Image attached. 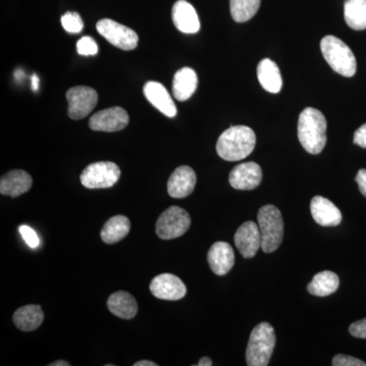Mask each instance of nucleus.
Segmentation results:
<instances>
[{"instance_id":"obj_1","label":"nucleus","mask_w":366,"mask_h":366,"mask_svg":"<svg viewBox=\"0 0 366 366\" xmlns=\"http://www.w3.org/2000/svg\"><path fill=\"white\" fill-rule=\"evenodd\" d=\"M254 132L249 127H231L219 137L216 144L218 155L226 161H240L252 153L255 147Z\"/></svg>"},{"instance_id":"obj_2","label":"nucleus","mask_w":366,"mask_h":366,"mask_svg":"<svg viewBox=\"0 0 366 366\" xmlns=\"http://www.w3.org/2000/svg\"><path fill=\"white\" fill-rule=\"evenodd\" d=\"M298 139L307 153L317 155L327 144V120L315 108L307 107L300 113L297 125Z\"/></svg>"},{"instance_id":"obj_3","label":"nucleus","mask_w":366,"mask_h":366,"mask_svg":"<svg viewBox=\"0 0 366 366\" xmlns=\"http://www.w3.org/2000/svg\"><path fill=\"white\" fill-rule=\"evenodd\" d=\"M320 50L330 66L337 74L351 78L356 74L357 64L353 52L339 38L327 35L320 41Z\"/></svg>"},{"instance_id":"obj_4","label":"nucleus","mask_w":366,"mask_h":366,"mask_svg":"<svg viewBox=\"0 0 366 366\" xmlns=\"http://www.w3.org/2000/svg\"><path fill=\"white\" fill-rule=\"evenodd\" d=\"M276 336L274 327L269 322H261L252 330L247 348V363L249 366H267L273 354Z\"/></svg>"},{"instance_id":"obj_5","label":"nucleus","mask_w":366,"mask_h":366,"mask_svg":"<svg viewBox=\"0 0 366 366\" xmlns=\"http://www.w3.org/2000/svg\"><path fill=\"white\" fill-rule=\"evenodd\" d=\"M257 225L262 235V249L264 254L276 252L280 247L284 234L281 212L272 204L262 207L257 213Z\"/></svg>"},{"instance_id":"obj_6","label":"nucleus","mask_w":366,"mask_h":366,"mask_svg":"<svg viewBox=\"0 0 366 366\" xmlns=\"http://www.w3.org/2000/svg\"><path fill=\"white\" fill-rule=\"evenodd\" d=\"M192 224L189 214L185 209L172 206L164 211L156 224V233L163 240L180 237L189 230Z\"/></svg>"},{"instance_id":"obj_7","label":"nucleus","mask_w":366,"mask_h":366,"mask_svg":"<svg viewBox=\"0 0 366 366\" xmlns=\"http://www.w3.org/2000/svg\"><path fill=\"white\" fill-rule=\"evenodd\" d=\"M119 167L113 162H96L86 166L81 174V182L89 189H110L119 180Z\"/></svg>"},{"instance_id":"obj_8","label":"nucleus","mask_w":366,"mask_h":366,"mask_svg":"<svg viewBox=\"0 0 366 366\" xmlns=\"http://www.w3.org/2000/svg\"><path fill=\"white\" fill-rule=\"evenodd\" d=\"M96 28L108 42L125 51L136 49L139 43V36L134 30L110 19L99 21Z\"/></svg>"},{"instance_id":"obj_9","label":"nucleus","mask_w":366,"mask_h":366,"mask_svg":"<svg viewBox=\"0 0 366 366\" xmlns=\"http://www.w3.org/2000/svg\"><path fill=\"white\" fill-rule=\"evenodd\" d=\"M69 102V117L79 120L88 117L98 102L97 92L90 86H78L69 89L66 93Z\"/></svg>"},{"instance_id":"obj_10","label":"nucleus","mask_w":366,"mask_h":366,"mask_svg":"<svg viewBox=\"0 0 366 366\" xmlns=\"http://www.w3.org/2000/svg\"><path fill=\"white\" fill-rule=\"evenodd\" d=\"M129 122V114L124 108L112 107L95 113L89 120V125L95 132H114L122 131Z\"/></svg>"},{"instance_id":"obj_11","label":"nucleus","mask_w":366,"mask_h":366,"mask_svg":"<svg viewBox=\"0 0 366 366\" xmlns=\"http://www.w3.org/2000/svg\"><path fill=\"white\" fill-rule=\"evenodd\" d=\"M152 295L158 300H180L187 295V286L177 276L172 274H161L151 281Z\"/></svg>"},{"instance_id":"obj_12","label":"nucleus","mask_w":366,"mask_h":366,"mask_svg":"<svg viewBox=\"0 0 366 366\" xmlns=\"http://www.w3.org/2000/svg\"><path fill=\"white\" fill-rule=\"evenodd\" d=\"M234 242L243 257H254L262 249V235L259 225L252 221L243 223L236 231Z\"/></svg>"},{"instance_id":"obj_13","label":"nucleus","mask_w":366,"mask_h":366,"mask_svg":"<svg viewBox=\"0 0 366 366\" xmlns=\"http://www.w3.org/2000/svg\"><path fill=\"white\" fill-rule=\"evenodd\" d=\"M262 177V172L259 164L242 163L231 170L229 183L235 189L252 190L259 187Z\"/></svg>"},{"instance_id":"obj_14","label":"nucleus","mask_w":366,"mask_h":366,"mask_svg":"<svg viewBox=\"0 0 366 366\" xmlns=\"http://www.w3.org/2000/svg\"><path fill=\"white\" fill-rule=\"evenodd\" d=\"M197 175L189 166H180L168 180V194L174 199H183L192 194L196 187Z\"/></svg>"},{"instance_id":"obj_15","label":"nucleus","mask_w":366,"mask_h":366,"mask_svg":"<svg viewBox=\"0 0 366 366\" xmlns=\"http://www.w3.org/2000/svg\"><path fill=\"white\" fill-rule=\"evenodd\" d=\"M144 95L154 107L166 117H174L177 114V105L162 84L148 81L144 86Z\"/></svg>"},{"instance_id":"obj_16","label":"nucleus","mask_w":366,"mask_h":366,"mask_svg":"<svg viewBox=\"0 0 366 366\" xmlns=\"http://www.w3.org/2000/svg\"><path fill=\"white\" fill-rule=\"evenodd\" d=\"M172 21L177 30L184 34H196L201 29L194 7L187 0H178L172 7Z\"/></svg>"},{"instance_id":"obj_17","label":"nucleus","mask_w":366,"mask_h":366,"mask_svg":"<svg viewBox=\"0 0 366 366\" xmlns=\"http://www.w3.org/2000/svg\"><path fill=\"white\" fill-rule=\"evenodd\" d=\"M310 212L315 222L324 227H333L342 222L340 209L326 197H315L310 202Z\"/></svg>"},{"instance_id":"obj_18","label":"nucleus","mask_w":366,"mask_h":366,"mask_svg":"<svg viewBox=\"0 0 366 366\" xmlns=\"http://www.w3.org/2000/svg\"><path fill=\"white\" fill-rule=\"evenodd\" d=\"M208 262L209 268L218 276L229 273L235 262L232 247L224 242L214 243L208 252Z\"/></svg>"},{"instance_id":"obj_19","label":"nucleus","mask_w":366,"mask_h":366,"mask_svg":"<svg viewBox=\"0 0 366 366\" xmlns=\"http://www.w3.org/2000/svg\"><path fill=\"white\" fill-rule=\"evenodd\" d=\"M32 184V177L26 171H9L0 180V194L11 197H20L29 192Z\"/></svg>"},{"instance_id":"obj_20","label":"nucleus","mask_w":366,"mask_h":366,"mask_svg":"<svg viewBox=\"0 0 366 366\" xmlns=\"http://www.w3.org/2000/svg\"><path fill=\"white\" fill-rule=\"evenodd\" d=\"M197 83V72L190 67H183L177 71L173 78V96L180 102L189 100L196 92Z\"/></svg>"},{"instance_id":"obj_21","label":"nucleus","mask_w":366,"mask_h":366,"mask_svg":"<svg viewBox=\"0 0 366 366\" xmlns=\"http://www.w3.org/2000/svg\"><path fill=\"white\" fill-rule=\"evenodd\" d=\"M108 310L120 319L132 320L137 314V303L134 296L125 291H117L107 300Z\"/></svg>"},{"instance_id":"obj_22","label":"nucleus","mask_w":366,"mask_h":366,"mask_svg":"<svg viewBox=\"0 0 366 366\" xmlns=\"http://www.w3.org/2000/svg\"><path fill=\"white\" fill-rule=\"evenodd\" d=\"M257 79L264 90L277 94L283 86L280 69L276 62L269 59H262L257 66Z\"/></svg>"},{"instance_id":"obj_23","label":"nucleus","mask_w":366,"mask_h":366,"mask_svg":"<svg viewBox=\"0 0 366 366\" xmlns=\"http://www.w3.org/2000/svg\"><path fill=\"white\" fill-rule=\"evenodd\" d=\"M44 320V312L40 305H30L19 308L14 315V322L23 332L37 330Z\"/></svg>"},{"instance_id":"obj_24","label":"nucleus","mask_w":366,"mask_h":366,"mask_svg":"<svg viewBox=\"0 0 366 366\" xmlns=\"http://www.w3.org/2000/svg\"><path fill=\"white\" fill-rule=\"evenodd\" d=\"M131 231V221L125 216L117 215L110 218L101 230V238L107 244H114L124 239Z\"/></svg>"},{"instance_id":"obj_25","label":"nucleus","mask_w":366,"mask_h":366,"mask_svg":"<svg viewBox=\"0 0 366 366\" xmlns=\"http://www.w3.org/2000/svg\"><path fill=\"white\" fill-rule=\"evenodd\" d=\"M340 280L334 272L324 271L317 273L308 284L307 291L312 295L326 297L338 290Z\"/></svg>"},{"instance_id":"obj_26","label":"nucleus","mask_w":366,"mask_h":366,"mask_svg":"<svg viewBox=\"0 0 366 366\" xmlns=\"http://www.w3.org/2000/svg\"><path fill=\"white\" fill-rule=\"evenodd\" d=\"M344 18L347 25L356 31L366 29V0H346Z\"/></svg>"},{"instance_id":"obj_27","label":"nucleus","mask_w":366,"mask_h":366,"mask_svg":"<svg viewBox=\"0 0 366 366\" xmlns=\"http://www.w3.org/2000/svg\"><path fill=\"white\" fill-rule=\"evenodd\" d=\"M261 6V0H230V13L233 20L244 23L254 18Z\"/></svg>"},{"instance_id":"obj_28","label":"nucleus","mask_w":366,"mask_h":366,"mask_svg":"<svg viewBox=\"0 0 366 366\" xmlns=\"http://www.w3.org/2000/svg\"><path fill=\"white\" fill-rule=\"evenodd\" d=\"M61 25L67 33H81L84 29V21L78 13L69 11L61 16Z\"/></svg>"},{"instance_id":"obj_29","label":"nucleus","mask_w":366,"mask_h":366,"mask_svg":"<svg viewBox=\"0 0 366 366\" xmlns=\"http://www.w3.org/2000/svg\"><path fill=\"white\" fill-rule=\"evenodd\" d=\"M76 49H78L79 54L84 55V56H92L98 53V46L96 44L95 40L89 36H85L78 41Z\"/></svg>"},{"instance_id":"obj_30","label":"nucleus","mask_w":366,"mask_h":366,"mask_svg":"<svg viewBox=\"0 0 366 366\" xmlns=\"http://www.w3.org/2000/svg\"><path fill=\"white\" fill-rule=\"evenodd\" d=\"M21 235L23 236L24 240H25L26 244L31 247V249H37L39 247V237H38L37 233L33 230L32 228L29 227L26 225H21L20 228Z\"/></svg>"},{"instance_id":"obj_31","label":"nucleus","mask_w":366,"mask_h":366,"mask_svg":"<svg viewBox=\"0 0 366 366\" xmlns=\"http://www.w3.org/2000/svg\"><path fill=\"white\" fill-rule=\"evenodd\" d=\"M334 366H366L365 361L357 360L352 356L338 354L333 358Z\"/></svg>"},{"instance_id":"obj_32","label":"nucleus","mask_w":366,"mask_h":366,"mask_svg":"<svg viewBox=\"0 0 366 366\" xmlns=\"http://www.w3.org/2000/svg\"><path fill=\"white\" fill-rule=\"evenodd\" d=\"M349 333L355 338L366 339V319L357 320L349 327Z\"/></svg>"},{"instance_id":"obj_33","label":"nucleus","mask_w":366,"mask_h":366,"mask_svg":"<svg viewBox=\"0 0 366 366\" xmlns=\"http://www.w3.org/2000/svg\"><path fill=\"white\" fill-rule=\"evenodd\" d=\"M354 144L366 149V124L361 125L360 129L354 132Z\"/></svg>"},{"instance_id":"obj_34","label":"nucleus","mask_w":366,"mask_h":366,"mask_svg":"<svg viewBox=\"0 0 366 366\" xmlns=\"http://www.w3.org/2000/svg\"><path fill=\"white\" fill-rule=\"evenodd\" d=\"M356 182L361 194L366 197V169H360L356 175Z\"/></svg>"},{"instance_id":"obj_35","label":"nucleus","mask_w":366,"mask_h":366,"mask_svg":"<svg viewBox=\"0 0 366 366\" xmlns=\"http://www.w3.org/2000/svg\"><path fill=\"white\" fill-rule=\"evenodd\" d=\"M134 366H157V363L153 362V361L150 360H141L137 361V362L134 363Z\"/></svg>"},{"instance_id":"obj_36","label":"nucleus","mask_w":366,"mask_h":366,"mask_svg":"<svg viewBox=\"0 0 366 366\" xmlns=\"http://www.w3.org/2000/svg\"><path fill=\"white\" fill-rule=\"evenodd\" d=\"M32 89L33 91H38L39 89V78H38L37 74H33L32 76Z\"/></svg>"},{"instance_id":"obj_37","label":"nucleus","mask_w":366,"mask_h":366,"mask_svg":"<svg viewBox=\"0 0 366 366\" xmlns=\"http://www.w3.org/2000/svg\"><path fill=\"white\" fill-rule=\"evenodd\" d=\"M212 365H213V362H212L211 358L209 357H203L197 363L199 366H211Z\"/></svg>"},{"instance_id":"obj_38","label":"nucleus","mask_w":366,"mask_h":366,"mask_svg":"<svg viewBox=\"0 0 366 366\" xmlns=\"http://www.w3.org/2000/svg\"><path fill=\"white\" fill-rule=\"evenodd\" d=\"M49 366H71V363L67 362V361L64 360H57L54 361V362L50 363L48 365Z\"/></svg>"}]
</instances>
